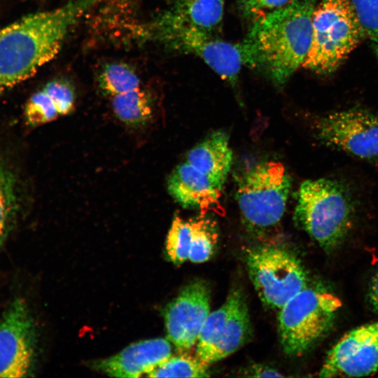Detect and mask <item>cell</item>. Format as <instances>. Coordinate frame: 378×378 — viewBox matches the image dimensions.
<instances>
[{
  "label": "cell",
  "mask_w": 378,
  "mask_h": 378,
  "mask_svg": "<svg viewBox=\"0 0 378 378\" xmlns=\"http://www.w3.org/2000/svg\"><path fill=\"white\" fill-rule=\"evenodd\" d=\"M378 370V320L345 334L328 351L321 377H363Z\"/></svg>",
  "instance_id": "obj_11"
},
{
  "label": "cell",
  "mask_w": 378,
  "mask_h": 378,
  "mask_svg": "<svg viewBox=\"0 0 378 378\" xmlns=\"http://www.w3.org/2000/svg\"><path fill=\"white\" fill-rule=\"evenodd\" d=\"M33 328L27 307L15 300L0 318V377H22L33 358Z\"/></svg>",
  "instance_id": "obj_13"
},
{
  "label": "cell",
  "mask_w": 378,
  "mask_h": 378,
  "mask_svg": "<svg viewBox=\"0 0 378 378\" xmlns=\"http://www.w3.org/2000/svg\"><path fill=\"white\" fill-rule=\"evenodd\" d=\"M170 356L172 345L169 340L156 338L132 344L115 356L99 361L95 367L112 377H147Z\"/></svg>",
  "instance_id": "obj_14"
},
{
  "label": "cell",
  "mask_w": 378,
  "mask_h": 378,
  "mask_svg": "<svg viewBox=\"0 0 378 378\" xmlns=\"http://www.w3.org/2000/svg\"><path fill=\"white\" fill-rule=\"evenodd\" d=\"M16 204L14 178L0 163V244L14 214Z\"/></svg>",
  "instance_id": "obj_23"
},
{
  "label": "cell",
  "mask_w": 378,
  "mask_h": 378,
  "mask_svg": "<svg viewBox=\"0 0 378 378\" xmlns=\"http://www.w3.org/2000/svg\"><path fill=\"white\" fill-rule=\"evenodd\" d=\"M251 325L243 293L234 289L218 309L209 313L199 335L195 356L207 365L238 350L249 339Z\"/></svg>",
  "instance_id": "obj_10"
},
{
  "label": "cell",
  "mask_w": 378,
  "mask_h": 378,
  "mask_svg": "<svg viewBox=\"0 0 378 378\" xmlns=\"http://www.w3.org/2000/svg\"><path fill=\"white\" fill-rule=\"evenodd\" d=\"M290 0H238V6L244 16L252 20L281 8Z\"/></svg>",
  "instance_id": "obj_27"
},
{
  "label": "cell",
  "mask_w": 378,
  "mask_h": 378,
  "mask_svg": "<svg viewBox=\"0 0 378 378\" xmlns=\"http://www.w3.org/2000/svg\"><path fill=\"white\" fill-rule=\"evenodd\" d=\"M103 1L69 0L0 28V92L31 77L52 60L73 24Z\"/></svg>",
  "instance_id": "obj_1"
},
{
  "label": "cell",
  "mask_w": 378,
  "mask_h": 378,
  "mask_svg": "<svg viewBox=\"0 0 378 378\" xmlns=\"http://www.w3.org/2000/svg\"><path fill=\"white\" fill-rule=\"evenodd\" d=\"M369 299L374 309L378 312V273L374 276L371 283Z\"/></svg>",
  "instance_id": "obj_29"
},
{
  "label": "cell",
  "mask_w": 378,
  "mask_h": 378,
  "mask_svg": "<svg viewBox=\"0 0 378 378\" xmlns=\"http://www.w3.org/2000/svg\"><path fill=\"white\" fill-rule=\"evenodd\" d=\"M364 35L349 0H323L313 12L312 41L302 66L321 74L333 72Z\"/></svg>",
  "instance_id": "obj_4"
},
{
  "label": "cell",
  "mask_w": 378,
  "mask_h": 378,
  "mask_svg": "<svg viewBox=\"0 0 378 378\" xmlns=\"http://www.w3.org/2000/svg\"><path fill=\"white\" fill-rule=\"evenodd\" d=\"M342 306L333 294L306 287L290 298L278 316L280 342L289 356H300L318 342L329 331Z\"/></svg>",
  "instance_id": "obj_6"
},
{
  "label": "cell",
  "mask_w": 378,
  "mask_h": 378,
  "mask_svg": "<svg viewBox=\"0 0 378 378\" xmlns=\"http://www.w3.org/2000/svg\"><path fill=\"white\" fill-rule=\"evenodd\" d=\"M316 138L328 147L365 160H378V113L363 108L332 111L317 117Z\"/></svg>",
  "instance_id": "obj_9"
},
{
  "label": "cell",
  "mask_w": 378,
  "mask_h": 378,
  "mask_svg": "<svg viewBox=\"0 0 378 378\" xmlns=\"http://www.w3.org/2000/svg\"><path fill=\"white\" fill-rule=\"evenodd\" d=\"M186 162L223 188L232 162L228 136L223 131L211 133L188 153Z\"/></svg>",
  "instance_id": "obj_16"
},
{
  "label": "cell",
  "mask_w": 378,
  "mask_h": 378,
  "mask_svg": "<svg viewBox=\"0 0 378 378\" xmlns=\"http://www.w3.org/2000/svg\"><path fill=\"white\" fill-rule=\"evenodd\" d=\"M42 90L50 98L59 115L68 114L73 110L74 91L68 82L54 80L48 82Z\"/></svg>",
  "instance_id": "obj_26"
},
{
  "label": "cell",
  "mask_w": 378,
  "mask_h": 378,
  "mask_svg": "<svg viewBox=\"0 0 378 378\" xmlns=\"http://www.w3.org/2000/svg\"><path fill=\"white\" fill-rule=\"evenodd\" d=\"M98 84L101 90L114 97L140 87V79L129 65L122 62L106 64L99 73Z\"/></svg>",
  "instance_id": "obj_19"
},
{
  "label": "cell",
  "mask_w": 378,
  "mask_h": 378,
  "mask_svg": "<svg viewBox=\"0 0 378 378\" xmlns=\"http://www.w3.org/2000/svg\"><path fill=\"white\" fill-rule=\"evenodd\" d=\"M378 56V0H349Z\"/></svg>",
  "instance_id": "obj_25"
},
{
  "label": "cell",
  "mask_w": 378,
  "mask_h": 378,
  "mask_svg": "<svg viewBox=\"0 0 378 378\" xmlns=\"http://www.w3.org/2000/svg\"><path fill=\"white\" fill-rule=\"evenodd\" d=\"M210 289L204 281L188 284L165 308L164 322L169 341L179 350L196 345L209 314Z\"/></svg>",
  "instance_id": "obj_12"
},
{
  "label": "cell",
  "mask_w": 378,
  "mask_h": 378,
  "mask_svg": "<svg viewBox=\"0 0 378 378\" xmlns=\"http://www.w3.org/2000/svg\"><path fill=\"white\" fill-rule=\"evenodd\" d=\"M59 115L55 104L43 90L33 94L27 102L25 118L31 126L50 122Z\"/></svg>",
  "instance_id": "obj_24"
},
{
  "label": "cell",
  "mask_w": 378,
  "mask_h": 378,
  "mask_svg": "<svg viewBox=\"0 0 378 378\" xmlns=\"http://www.w3.org/2000/svg\"><path fill=\"white\" fill-rule=\"evenodd\" d=\"M248 372H250L248 374V376L255 377H281L283 376L272 368L261 365L253 367Z\"/></svg>",
  "instance_id": "obj_28"
},
{
  "label": "cell",
  "mask_w": 378,
  "mask_h": 378,
  "mask_svg": "<svg viewBox=\"0 0 378 378\" xmlns=\"http://www.w3.org/2000/svg\"><path fill=\"white\" fill-rule=\"evenodd\" d=\"M237 183L236 200L250 229L262 231L281 220L291 188L290 178L281 163H258L243 172Z\"/></svg>",
  "instance_id": "obj_7"
},
{
  "label": "cell",
  "mask_w": 378,
  "mask_h": 378,
  "mask_svg": "<svg viewBox=\"0 0 378 378\" xmlns=\"http://www.w3.org/2000/svg\"><path fill=\"white\" fill-rule=\"evenodd\" d=\"M191 239V218L185 220L175 216L166 241L167 253L173 263L181 265L188 260Z\"/></svg>",
  "instance_id": "obj_22"
},
{
  "label": "cell",
  "mask_w": 378,
  "mask_h": 378,
  "mask_svg": "<svg viewBox=\"0 0 378 378\" xmlns=\"http://www.w3.org/2000/svg\"><path fill=\"white\" fill-rule=\"evenodd\" d=\"M245 262L258 295L270 308L279 309L307 286L300 261L284 248L274 246L249 248Z\"/></svg>",
  "instance_id": "obj_8"
},
{
  "label": "cell",
  "mask_w": 378,
  "mask_h": 378,
  "mask_svg": "<svg viewBox=\"0 0 378 378\" xmlns=\"http://www.w3.org/2000/svg\"><path fill=\"white\" fill-rule=\"evenodd\" d=\"M111 106L118 119L131 125L146 122L153 111L148 93L140 88L113 97Z\"/></svg>",
  "instance_id": "obj_18"
},
{
  "label": "cell",
  "mask_w": 378,
  "mask_h": 378,
  "mask_svg": "<svg viewBox=\"0 0 378 378\" xmlns=\"http://www.w3.org/2000/svg\"><path fill=\"white\" fill-rule=\"evenodd\" d=\"M192 239L188 260L202 263L211 256L217 238L214 222L204 215L191 218Z\"/></svg>",
  "instance_id": "obj_21"
},
{
  "label": "cell",
  "mask_w": 378,
  "mask_h": 378,
  "mask_svg": "<svg viewBox=\"0 0 378 378\" xmlns=\"http://www.w3.org/2000/svg\"><path fill=\"white\" fill-rule=\"evenodd\" d=\"M314 0H290L252 21L241 44L244 65L263 71L277 85L284 84L302 66L312 35Z\"/></svg>",
  "instance_id": "obj_2"
},
{
  "label": "cell",
  "mask_w": 378,
  "mask_h": 378,
  "mask_svg": "<svg viewBox=\"0 0 378 378\" xmlns=\"http://www.w3.org/2000/svg\"><path fill=\"white\" fill-rule=\"evenodd\" d=\"M224 0H171L167 9L181 19L215 34L224 15Z\"/></svg>",
  "instance_id": "obj_17"
},
{
  "label": "cell",
  "mask_w": 378,
  "mask_h": 378,
  "mask_svg": "<svg viewBox=\"0 0 378 378\" xmlns=\"http://www.w3.org/2000/svg\"><path fill=\"white\" fill-rule=\"evenodd\" d=\"M355 203L348 188L327 178L304 181L298 194L294 220L321 247H337L350 230Z\"/></svg>",
  "instance_id": "obj_3"
},
{
  "label": "cell",
  "mask_w": 378,
  "mask_h": 378,
  "mask_svg": "<svg viewBox=\"0 0 378 378\" xmlns=\"http://www.w3.org/2000/svg\"><path fill=\"white\" fill-rule=\"evenodd\" d=\"M167 188L172 197L185 208L197 209L203 214L221 209L223 188L186 161L171 174Z\"/></svg>",
  "instance_id": "obj_15"
},
{
  "label": "cell",
  "mask_w": 378,
  "mask_h": 378,
  "mask_svg": "<svg viewBox=\"0 0 378 378\" xmlns=\"http://www.w3.org/2000/svg\"><path fill=\"white\" fill-rule=\"evenodd\" d=\"M206 363L196 356L181 354L170 356L155 367L148 377H209Z\"/></svg>",
  "instance_id": "obj_20"
},
{
  "label": "cell",
  "mask_w": 378,
  "mask_h": 378,
  "mask_svg": "<svg viewBox=\"0 0 378 378\" xmlns=\"http://www.w3.org/2000/svg\"><path fill=\"white\" fill-rule=\"evenodd\" d=\"M150 36L167 48L199 57L231 83L236 82L244 65L241 44L223 41L167 10L150 25Z\"/></svg>",
  "instance_id": "obj_5"
}]
</instances>
